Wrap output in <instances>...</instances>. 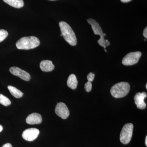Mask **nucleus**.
Masks as SVG:
<instances>
[{
  "instance_id": "393cba45",
  "label": "nucleus",
  "mask_w": 147,
  "mask_h": 147,
  "mask_svg": "<svg viewBox=\"0 0 147 147\" xmlns=\"http://www.w3.org/2000/svg\"><path fill=\"white\" fill-rule=\"evenodd\" d=\"M104 50H105V52H106V53H107V50L105 49V48H104Z\"/></svg>"
},
{
  "instance_id": "c85d7f7f",
  "label": "nucleus",
  "mask_w": 147,
  "mask_h": 147,
  "mask_svg": "<svg viewBox=\"0 0 147 147\" xmlns=\"http://www.w3.org/2000/svg\"><path fill=\"white\" fill-rule=\"evenodd\" d=\"M61 36H62V34H61Z\"/></svg>"
},
{
  "instance_id": "f257e3e1",
  "label": "nucleus",
  "mask_w": 147,
  "mask_h": 147,
  "mask_svg": "<svg viewBox=\"0 0 147 147\" xmlns=\"http://www.w3.org/2000/svg\"><path fill=\"white\" fill-rule=\"evenodd\" d=\"M40 42L36 37H24L16 42V46L19 50H28L34 49L39 46Z\"/></svg>"
},
{
  "instance_id": "f03ea898",
  "label": "nucleus",
  "mask_w": 147,
  "mask_h": 147,
  "mask_svg": "<svg viewBox=\"0 0 147 147\" xmlns=\"http://www.w3.org/2000/svg\"><path fill=\"white\" fill-rule=\"evenodd\" d=\"M62 36L67 42L71 46H75L77 44V39L75 34L70 26L64 21L59 23Z\"/></svg>"
},
{
  "instance_id": "20e7f679",
  "label": "nucleus",
  "mask_w": 147,
  "mask_h": 147,
  "mask_svg": "<svg viewBox=\"0 0 147 147\" xmlns=\"http://www.w3.org/2000/svg\"><path fill=\"white\" fill-rule=\"evenodd\" d=\"M87 21L88 23L91 26L92 29L94 34L100 35V38L98 40V42L99 45L104 47V48L109 46L110 45V42L108 41L107 42L105 41L102 28L100 27L99 24L94 19H92V18L88 19Z\"/></svg>"
},
{
  "instance_id": "0eeeda50",
  "label": "nucleus",
  "mask_w": 147,
  "mask_h": 147,
  "mask_svg": "<svg viewBox=\"0 0 147 147\" xmlns=\"http://www.w3.org/2000/svg\"><path fill=\"white\" fill-rule=\"evenodd\" d=\"M55 112L57 115L64 119H67L69 115V110L63 102L57 103L55 108Z\"/></svg>"
},
{
  "instance_id": "f3484780",
  "label": "nucleus",
  "mask_w": 147,
  "mask_h": 147,
  "mask_svg": "<svg viewBox=\"0 0 147 147\" xmlns=\"http://www.w3.org/2000/svg\"><path fill=\"white\" fill-rule=\"evenodd\" d=\"M8 32L5 30H0V42L4 40L8 36Z\"/></svg>"
},
{
  "instance_id": "dca6fc26",
  "label": "nucleus",
  "mask_w": 147,
  "mask_h": 147,
  "mask_svg": "<svg viewBox=\"0 0 147 147\" xmlns=\"http://www.w3.org/2000/svg\"><path fill=\"white\" fill-rule=\"evenodd\" d=\"M0 103L4 106H7L11 105V102L8 98L0 94Z\"/></svg>"
},
{
  "instance_id": "2eb2a0df",
  "label": "nucleus",
  "mask_w": 147,
  "mask_h": 147,
  "mask_svg": "<svg viewBox=\"0 0 147 147\" xmlns=\"http://www.w3.org/2000/svg\"><path fill=\"white\" fill-rule=\"evenodd\" d=\"M7 88H8L10 92V93L14 97L18 98L23 96L24 93L15 87L12 86H9Z\"/></svg>"
},
{
  "instance_id": "6ab92c4d",
  "label": "nucleus",
  "mask_w": 147,
  "mask_h": 147,
  "mask_svg": "<svg viewBox=\"0 0 147 147\" xmlns=\"http://www.w3.org/2000/svg\"><path fill=\"white\" fill-rule=\"evenodd\" d=\"M94 76L95 74L94 73L90 72V73L89 74L88 76H87V79H88V82H93L94 79Z\"/></svg>"
},
{
  "instance_id": "5701e85b",
  "label": "nucleus",
  "mask_w": 147,
  "mask_h": 147,
  "mask_svg": "<svg viewBox=\"0 0 147 147\" xmlns=\"http://www.w3.org/2000/svg\"><path fill=\"white\" fill-rule=\"evenodd\" d=\"M3 129V126H2L1 125H0V132H1L2 131Z\"/></svg>"
},
{
  "instance_id": "a878e982",
  "label": "nucleus",
  "mask_w": 147,
  "mask_h": 147,
  "mask_svg": "<svg viewBox=\"0 0 147 147\" xmlns=\"http://www.w3.org/2000/svg\"><path fill=\"white\" fill-rule=\"evenodd\" d=\"M103 35H104V36H106V34L105 33H103Z\"/></svg>"
},
{
  "instance_id": "7ed1b4c3",
  "label": "nucleus",
  "mask_w": 147,
  "mask_h": 147,
  "mask_svg": "<svg viewBox=\"0 0 147 147\" xmlns=\"http://www.w3.org/2000/svg\"><path fill=\"white\" fill-rule=\"evenodd\" d=\"M130 88V85L127 82H121L113 86L110 90V93L113 97L120 98L126 96Z\"/></svg>"
},
{
  "instance_id": "a211bd4d",
  "label": "nucleus",
  "mask_w": 147,
  "mask_h": 147,
  "mask_svg": "<svg viewBox=\"0 0 147 147\" xmlns=\"http://www.w3.org/2000/svg\"><path fill=\"white\" fill-rule=\"evenodd\" d=\"M92 88V84L91 82H87L85 85V89L86 91L87 92H90L91 91Z\"/></svg>"
},
{
  "instance_id": "bb28decb",
  "label": "nucleus",
  "mask_w": 147,
  "mask_h": 147,
  "mask_svg": "<svg viewBox=\"0 0 147 147\" xmlns=\"http://www.w3.org/2000/svg\"><path fill=\"white\" fill-rule=\"evenodd\" d=\"M146 88L147 89V84H146Z\"/></svg>"
},
{
  "instance_id": "1a4fd4ad",
  "label": "nucleus",
  "mask_w": 147,
  "mask_h": 147,
  "mask_svg": "<svg viewBox=\"0 0 147 147\" xmlns=\"http://www.w3.org/2000/svg\"><path fill=\"white\" fill-rule=\"evenodd\" d=\"M9 71L14 76H17L24 81H30L31 79L30 75L27 71L16 67H12L9 68Z\"/></svg>"
},
{
  "instance_id": "423d86ee",
  "label": "nucleus",
  "mask_w": 147,
  "mask_h": 147,
  "mask_svg": "<svg viewBox=\"0 0 147 147\" xmlns=\"http://www.w3.org/2000/svg\"><path fill=\"white\" fill-rule=\"evenodd\" d=\"M142 55L141 52H131L125 55L123 59L122 63L125 65H132L138 62Z\"/></svg>"
},
{
  "instance_id": "412c9836",
  "label": "nucleus",
  "mask_w": 147,
  "mask_h": 147,
  "mask_svg": "<svg viewBox=\"0 0 147 147\" xmlns=\"http://www.w3.org/2000/svg\"><path fill=\"white\" fill-rule=\"evenodd\" d=\"M2 147H12V145L9 143H7V144L4 145Z\"/></svg>"
},
{
  "instance_id": "6e6552de",
  "label": "nucleus",
  "mask_w": 147,
  "mask_h": 147,
  "mask_svg": "<svg viewBox=\"0 0 147 147\" xmlns=\"http://www.w3.org/2000/svg\"><path fill=\"white\" fill-rule=\"evenodd\" d=\"M39 130L35 128H29L24 130L22 134L23 139L28 142H32L37 137L39 134Z\"/></svg>"
},
{
  "instance_id": "f8f14e48",
  "label": "nucleus",
  "mask_w": 147,
  "mask_h": 147,
  "mask_svg": "<svg viewBox=\"0 0 147 147\" xmlns=\"http://www.w3.org/2000/svg\"><path fill=\"white\" fill-rule=\"evenodd\" d=\"M40 67L42 71L49 72L54 70L55 65L53 62L50 60H43L40 64Z\"/></svg>"
},
{
  "instance_id": "aec40b11",
  "label": "nucleus",
  "mask_w": 147,
  "mask_h": 147,
  "mask_svg": "<svg viewBox=\"0 0 147 147\" xmlns=\"http://www.w3.org/2000/svg\"><path fill=\"white\" fill-rule=\"evenodd\" d=\"M143 35L146 38H147V27L145 28L144 30V32H143Z\"/></svg>"
},
{
  "instance_id": "b1692460",
  "label": "nucleus",
  "mask_w": 147,
  "mask_h": 147,
  "mask_svg": "<svg viewBox=\"0 0 147 147\" xmlns=\"http://www.w3.org/2000/svg\"><path fill=\"white\" fill-rule=\"evenodd\" d=\"M145 144H146V146H147V136L146 137V140H145Z\"/></svg>"
},
{
  "instance_id": "9b49d317",
  "label": "nucleus",
  "mask_w": 147,
  "mask_h": 147,
  "mask_svg": "<svg viewBox=\"0 0 147 147\" xmlns=\"http://www.w3.org/2000/svg\"><path fill=\"white\" fill-rule=\"evenodd\" d=\"M42 121L41 115L38 113H33L30 114L26 119L27 123L30 125L39 124Z\"/></svg>"
},
{
  "instance_id": "cd10ccee",
  "label": "nucleus",
  "mask_w": 147,
  "mask_h": 147,
  "mask_svg": "<svg viewBox=\"0 0 147 147\" xmlns=\"http://www.w3.org/2000/svg\"><path fill=\"white\" fill-rule=\"evenodd\" d=\"M49 1H56V0H49Z\"/></svg>"
},
{
  "instance_id": "39448f33",
  "label": "nucleus",
  "mask_w": 147,
  "mask_h": 147,
  "mask_svg": "<svg viewBox=\"0 0 147 147\" xmlns=\"http://www.w3.org/2000/svg\"><path fill=\"white\" fill-rule=\"evenodd\" d=\"M134 126L132 123H128L124 125L121 131L120 139L124 144H127L131 141L133 134Z\"/></svg>"
},
{
  "instance_id": "c756f323",
  "label": "nucleus",
  "mask_w": 147,
  "mask_h": 147,
  "mask_svg": "<svg viewBox=\"0 0 147 147\" xmlns=\"http://www.w3.org/2000/svg\"><path fill=\"white\" fill-rule=\"evenodd\" d=\"M144 40H145V41H146V39H145Z\"/></svg>"
},
{
  "instance_id": "4be33fe9",
  "label": "nucleus",
  "mask_w": 147,
  "mask_h": 147,
  "mask_svg": "<svg viewBox=\"0 0 147 147\" xmlns=\"http://www.w3.org/2000/svg\"><path fill=\"white\" fill-rule=\"evenodd\" d=\"M131 1V0H121V2L123 3H128Z\"/></svg>"
},
{
  "instance_id": "ddd939ff",
  "label": "nucleus",
  "mask_w": 147,
  "mask_h": 147,
  "mask_svg": "<svg viewBox=\"0 0 147 147\" xmlns=\"http://www.w3.org/2000/svg\"><path fill=\"white\" fill-rule=\"evenodd\" d=\"M78 81L76 76L74 74H71L69 76L67 81V85L71 89L75 90L77 88Z\"/></svg>"
},
{
  "instance_id": "9d476101",
  "label": "nucleus",
  "mask_w": 147,
  "mask_h": 147,
  "mask_svg": "<svg viewBox=\"0 0 147 147\" xmlns=\"http://www.w3.org/2000/svg\"><path fill=\"white\" fill-rule=\"evenodd\" d=\"M146 92L137 93L134 97V102L137 105V108L141 110L144 109L146 107V104L144 102V99L147 97Z\"/></svg>"
},
{
  "instance_id": "4468645a",
  "label": "nucleus",
  "mask_w": 147,
  "mask_h": 147,
  "mask_svg": "<svg viewBox=\"0 0 147 147\" xmlns=\"http://www.w3.org/2000/svg\"><path fill=\"white\" fill-rule=\"evenodd\" d=\"M9 5L16 8H21L24 6L23 0H3Z\"/></svg>"
}]
</instances>
